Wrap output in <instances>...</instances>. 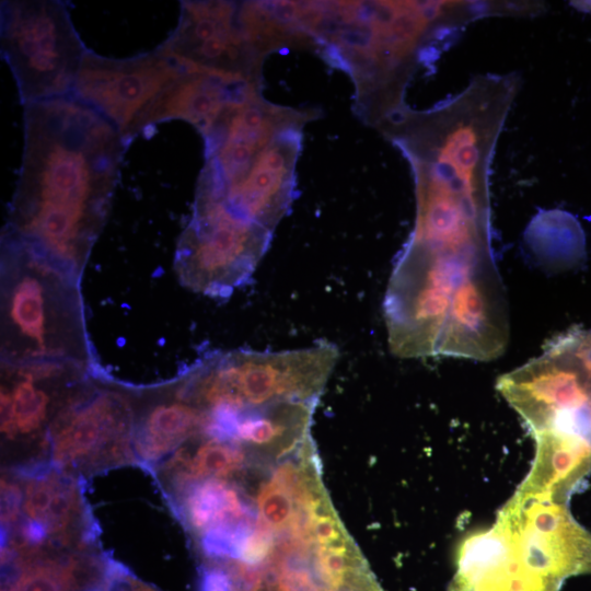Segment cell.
Segmentation results:
<instances>
[{
    "label": "cell",
    "mask_w": 591,
    "mask_h": 591,
    "mask_svg": "<svg viewBox=\"0 0 591 591\" xmlns=\"http://www.w3.org/2000/svg\"><path fill=\"white\" fill-rule=\"evenodd\" d=\"M23 135L2 232L81 278L106 223L127 144L72 94L25 105Z\"/></svg>",
    "instance_id": "6da1fadb"
},
{
    "label": "cell",
    "mask_w": 591,
    "mask_h": 591,
    "mask_svg": "<svg viewBox=\"0 0 591 591\" xmlns=\"http://www.w3.org/2000/svg\"><path fill=\"white\" fill-rule=\"evenodd\" d=\"M502 13L501 1H294L306 46L351 77L357 113L374 127L406 106V86L420 66L470 23Z\"/></svg>",
    "instance_id": "7a4b0ae2"
},
{
    "label": "cell",
    "mask_w": 591,
    "mask_h": 591,
    "mask_svg": "<svg viewBox=\"0 0 591 591\" xmlns=\"http://www.w3.org/2000/svg\"><path fill=\"white\" fill-rule=\"evenodd\" d=\"M313 117L263 95L228 105L202 135L206 162L194 205L274 233L294 199L302 129Z\"/></svg>",
    "instance_id": "3957f363"
},
{
    "label": "cell",
    "mask_w": 591,
    "mask_h": 591,
    "mask_svg": "<svg viewBox=\"0 0 591 591\" xmlns=\"http://www.w3.org/2000/svg\"><path fill=\"white\" fill-rule=\"evenodd\" d=\"M1 363L66 362L100 373L78 276L1 233Z\"/></svg>",
    "instance_id": "277c9868"
},
{
    "label": "cell",
    "mask_w": 591,
    "mask_h": 591,
    "mask_svg": "<svg viewBox=\"0 0 591 591\" xmlns=\"http://www.w3.org/2000/svg\"><path fill=\"white\" fill-rule=\"evenodd\" d=\"M337 359V347L326 341L278 352H213L178 374V386L182 395L201 410L221 405L251 409L285 402H317Z\"/></svg>",
    "instance_id": "5b68a950"
},
{
    "label": "cell",
    "mask_w": 591,
    "mask_h": 591,
    "mask_svg": "<svg viewBox=\"0 0 591 591\" xmlns=\"http://www.w3.org/2000/svg\"><path fill=\"white\" fill-rule=\"evenodd\" d=\"M99 546L83 480L49 463L2 468L1 552Z\"/></svg>",
    "instance_id": "8992f818"
},
{
    "label": "cell",
    "mask_w": 591,
    "mask_h": 591,
    "mask_svg": "<svg viewBox=\"0 0 591 591\" xmlns=\"http://www.w3.org/2000/svg\"><path fill=\"white\" fill-rule=\"evenodd\" d=\"M134 386L103 371L89 375L55 417L47 462L81 480L136 464Z\"/></svg>",
    "instance_id": "52a82bcc"
},
{
    "label": "cell",
    "mask_w": 591,
    "mask_h": 591,
    "mask_svg": "<svg viewBox=\"0 0 591 591\" xmlns=\"http://www.w3.org/2000/svg\"><path fill=\"white\" fill-rule=\"evenodd\" d=\"M281 47L265 1H182L159 46L186 66L258 81L265 57Z\"/></svg>",
    "instance_id": "ba28073f"
},
{
    "label": "cell",
    "mask_w": 591,
    "mask_h": 591,
    "mask_svg": "<svg viewBox=\"0 0 591 591\" xmlns=\"http://www.w3.org/2000/svg\"><path fill=\"white\" fill-rule=\"evenodd\" d=\"M88 50L65 2L1 1V51L24 106L70 95Z\"/></svg>",
    "instance_id": "9c48e42d"
},
{
    "label": "cell",
    "mask_w": 591,
    "mask_h": 591,
    "mask_svg": "<svg viewBox=\"0 0 591 591\" xmlns=\"http://www.w3.org/2000/svg\"><path fill=\"white\" fill-rule=\"evenodd\" d=\"M92 373L66 362L1 363L0 430L3 468L45 464L49 428Z\"/></svg>",
    "instance_id": "30bf717a"
},
{
    "label": "cell",
    "mask_w": 591,
    "mask_h": 591,
    "mask_svg": "<svg viewBox=\"0 0 591 591\" xmlns=\"http://www.w3.org/2000/svg\"><path fill=\"white\" fill-rule=\"evenodd\" d=\"M273 232L211 207L194 206L179 235L174 269L182 286L211 298H228L253 276Z\"/></svg>",
    "instance_id": "8fae6325"
},
{
    "label": "cell",
    "mask_w": 591,
    "mask_h": 591,
    "mask_svg": "<svg viewBox=\"0 0 591 591\" xmlns=\"http://www.w3.org/2000/svg\"><path fill=\"white\" fill-rule=\"evenodd\" d=\"M186 68L159 47L129 58L89 49L71 94L104 116L128 144L149 127L154 107Z\"/></svg>",
    "instance_id": "7c38bea8"
},
{
    "label": "cell",
    "mask_w": 591,
    "mask_h": 591,
    "mask_svg": "<svg viewBox=\"0 0 591 591\" xmlns=\"http://www.w3.org/2000/svg\"><path fill=\"white\" fill-rule=\"evenodd\" d=\"M497 521L534 575L560 586L571 576L591 575V533L572 518L565 500L518 489Z\"/></svg>",
    "instance_id": "4fadbf2b"
},
{
    "label": "cell",
    "mask_w": 591,
    "mask_h": 591,
    "mask_svg": "<svg viewBox=\"0 0 591 591\" xmlns=\"http://www.w3.org/2000/svg\"><path fill=\"white\" fill-rule=\"evenodd\" d=\"M132 451L136 465L153 472L189 439L200 433L205 413L188 402L172 379L149 386H134Z\"/></svg>",
    "instance_id": "5bb4252c"
},
{
    "label": "cell",
    "mask_w": 591,
    "mask_h": 591,
    "mask_svg": "<svg viewBox=\"0 0 591 591\" xmlns=\"http://www.w3.org/2000/svg\"><path fill=\"white\" fill-rule=\"evenodd\" d=\"M112 561L100 546L1 553V591H101Z\"/></svg>",
    "instance_id": "9a60e30c"
},
{
    "label": "cell",
    "mask_w": 591,
    "mask_h": 591,
    "mask_svg": "<svg viewBox=\"0 0 591 591\" xmlns=\"http://www.w3.org/2000/svg\"><path fill=\"white\" fill-rule=\"evenodd\" d=\"M262 462L260 456L240 442L200 432L175 450L152 474L166 496L201 479H242Z\"/></svg>",
    "instance_id": "2e32d148"
},
{
    "label": "cell",
    "mask_w": 591,
    "mask_h": 591,
    "mask_svg": "<svg viewBox=\"0 0 591 591\" xmlns=\"http://www.w3.org/2000/svg\"><path fill=\"white\" fill-rule=\"evenodd\" d=\"M187 66L154 107L149 127L161 121L182 119L202 134L224 105L252 82Z\"/></svg>",
    "instance_id": "e0dca14e"
},
{
    "label": "cell",
    "mask_w": 591,
    "mask_h": 591,
    "mask_svg": "<svg viewBox=\"0 0 591 591\" xmlns=\"http://www.w3.org/2000/svg\"><path fill=\"white\" fill-rule=\"evenodd\" d=\"M165 498L192 540L208 529L257 517L253 496L236 479L193 482Z\"/></svg>",
    "instance_id": "ac0fdd59"
},
{
    "label": "cell",
    "mask_w": 591,
    "mask_h": 591,
    "mask_svg": "<svg viewBox=\"0 0 591 591\" xmlns=\"http://www.w3.org/2000/svg\"><path fill=\"white\" fill-rule=\"evenodd\" d=\"M532 247L579 255L584 247L583 231L577 219L563 210H543L525 231Z\"/></svg>",
    "instance_id": "d6986e66"
},
{
    "label": "cell",
    "mask_w": 591,
    "mask_h": 591,
    "mask_svg": "<svg viewBox=\"0 0 591 591\" xmlns=\"http://www.w3.org/2000/svg\"><path fill=\"white\" fill-rule=\"evenodd\" d=\"M262 478L253 497L257 521L278 536L286 533L293 523L299 502L271 479Z\"/></svg>",
    "instance_id": "ffe728a7"
},
{
    "label": "cell",
    "mask_w": 591,
    "mask_h": 591,
    "mask_svg": "<svg viewBox=\"0 0 591 591\" xmlns=\"http://www.w3.org/2000/svg\"><path fill=\"white\" fill-rule=\"evenodd\" d=\"M555 339L579 371L587 392V404L591 408V328H571Z\"/></svg>",
    "instance_id": "44dd1931"
},
{
    "label": "cell",
    "mask_w": 591,
    "mask_h": 591,
    "mask_svg": "<svg viewBox=\"0 0 591 591\" xmlns=\"http://www.w3.org/2000/svg\"><path fill=\"white\" fill-rule=\"evenodd\" d=\"M101 591H162L157 587L147 583L128 569L112 561L111 567L105 577Z\"/></svg>",
    "instance_id": "7402d4cb"
},
{
    "label": "cell",
    "mask_w": 591,
    "mask_h": 591,
    "mask_svg": "<svg viewBox=\"0 0 591 591\" xmlns=\"http://www.w3.org/2000/svg\"><path fill=\"white\" fill-rule=\"evenodd\" d=\"M569 4L583 13H591V1H570Z\"/></svg>",
    "instance_id": "603a6c76"
}]
</instances>
